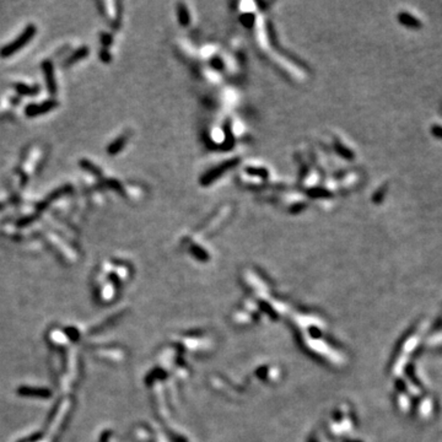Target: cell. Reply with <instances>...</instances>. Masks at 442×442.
Returning <instances> with one entry per match:
<instances>
[{
  "label": "cell",
  "instance_id": "1",
  "mask_svg": "<svg viewBox=\"0 0 442 442\" xmlns=\"http://www.w3.org/2000/svg\"><path fill=\"white\" fill-rule=\"evenodd\" d=\"M35 33H36V27H35V26H33V25L27 26V27L25 28V31H24V32L21 33V36H19V37L16 38V40L14 41V42L9 43V45H6L5 47L1 48V50H0V55H1V57H3V58L9 57V55H13L14 53L18 52V50L20 49L21 47H24V46H25L26 43L30 42L31 38L33 37V35H35Z\"/></svg>",
  "mask_w": 442,
  "mask_h": 442
},
{
  "label": "cell",
  "instance_id": "2",
  "mask_svg": "<svg viewBox=\"0 0 442 442\" xmlns=\"http://www.w3.org/2000/svg\"><path fill=\"white\" fill-rule=\"evenodd\" d=\"M55 106H57L55 101H47L42 104H30V106L26 107L25 113L28 117H36V116L43 115L48 111H52Z\"/></svg>",
  "mask_w": 442,
  "mask_h": 442
},
{
  "label": "cell",
  "instance_id": "3",
  "mask_svg": "<svg viewBox=\"0 0 442 442\" xmlns=\"http://www.w3.org/2000/svg\"><path fill=\"white\" fill-rule=\"evenodd\" d=\"M43 72H45L46 81H47L48 90H49L52 94L55 92V81H54V75H53V68L52 64L49 62L43 63Z\"/></svg>",
  "mask_w": 442,
  "mask_h": 442
},
{
  "label": "cell",
  "instance_id": "4",
  "mask_svg": "<svg viewBox=\"0 0 442 442\" xmlns=\"http://www.w3.org/2000/svg\"><path fill=\"white\" fill-rule=\"evenodd\" d=\"M399 19L404 25L409 26V27H420L421 26V24L417 21V19L413 18V16L408 15V14H400Z\"/></svg>",
  "mask_w": 442,
  "mask_h": 442
},
{
  "label": "cell",
  "instance_id": "5",
  "mask_svg": "<svg viewBox=\"0 0 442 442\" xmlns=\"http://www.w3.org/2000/svg\"><path fill=\"white\" fill-rule=\"evenodd\" d=\"M123 144H124V139H123V138H120V139H117L115 143H112V144L109 145V147H108V149H107V151H108L109 154H112V155L117 154L118 151H121V149H122Z\"/></svg>",
  "mask_w": 442,
  "mask_h": 442
},
{
  "label": "cell",
  "instance_id": "6",
  "mask_svg": "<svg viewBox=\"0 0 442 442\" xmlns=\"http://www.w3.org/2000/svg\"><path fill=\"white\" fill-rule=\"evenodd\" d=\"M16 90H18V92H20V94H23V95H33L38 91L37 89L31 90V87L25 86V85H23V84L16 85Z\"/></svg>",
  "mask_w": 442,
  "mask_h": 442
},
{
  "label": "cell",
  "instance_id": "7",
  "mask_svg": "<svg viewBox=\"0 0 442 442\" xmlns=\"http://www.w3.org/2000/svg\"><path fill=\"white\" fill-rule=\"evenodd\" d=\"M86 54H87V49H86V48H82V49H79L76 53H75L74 57L72 58V60H70V63H73V62H74V60H77V59H80V58L85 57V55H86Z\"/></svg>",
  "mask_w": 442,
  "mask_h": 442
},
{
  "label": "cell",
  "instance_id": "8",
  "mask_svg": "<svg viewBox=\"0 0 442 442\" xmlns=\"http://www.w3.org/2000/svg\"><path fill=\"white\" fill-rule=\"evenodd\" d=\"M101 37H102V43H103V45L107 46L111 43V36L109 35H104V33H102Z\"/></svg>",
  "mask_w": 442,
  "mask_h": 442
},
{
  "label": "cell",
  "instance_id": "9",
  "mask_svg": "<svg viewBox=\"0 0 442 442\" xmlns=\"http://www.w3.org/2000/svg\"><path fill=\"white\" fill-rule=\"evenodd\" d=\"M99 55H101V58H102V60H103V62H106V63L109 62V54H107V53L104 52V50H102L101 54H99Z\"/></svg>",
  "mask_w": 442,
  "mask_h": 442
}]
</instances>
